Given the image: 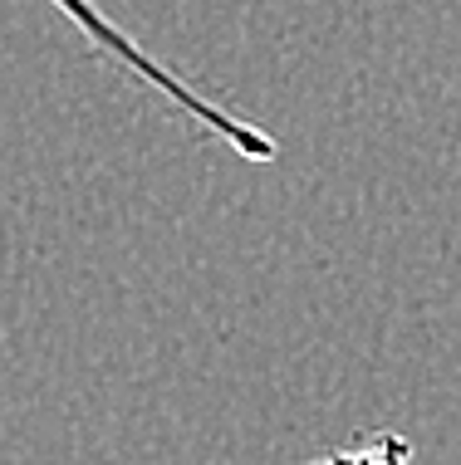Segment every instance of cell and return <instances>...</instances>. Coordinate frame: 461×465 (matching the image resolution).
I'll use <instances>...</instances> for the list:
<instances>
[{"instance_id":"1","label":"cell","mask_w":461,"mask_h":465,"mask_svg":"<svg viewBox=\"0 0 461 465\" xmlns=\"http://www.w3.org/2000/svg\"><path fill=\"white\" fill-rule=\"evenodd\" d=\"M49 5L65 15L74 30L89 40L98 54L108 59V64H118V69H128L138 84H147L157 98H167L177 113H186V118L196 123V128H206L216 143H226L236 157H246V162H276L280 157V137L276 133H266L260 123H246V118H236L231 108H221V104H211V98H202L192 89V84L182 79V74H172L162 59H153L147 49L133 40L123 25L108 15L104 5H94V0H49Z\"/></svg>"},{"instance_id":"2","label":"cell","mask_w":461,"mask_h":465,"mask_svg":"<svg viewBox=\"0 0 461 465\" xmlns=\"http://www.w3.org/2000/svg\"><path fill=\"white\" fill-rule=\"evenodd\" d=\"M305 465H413V441L397 431H364Z\"/></svg>"}]
</instances>
